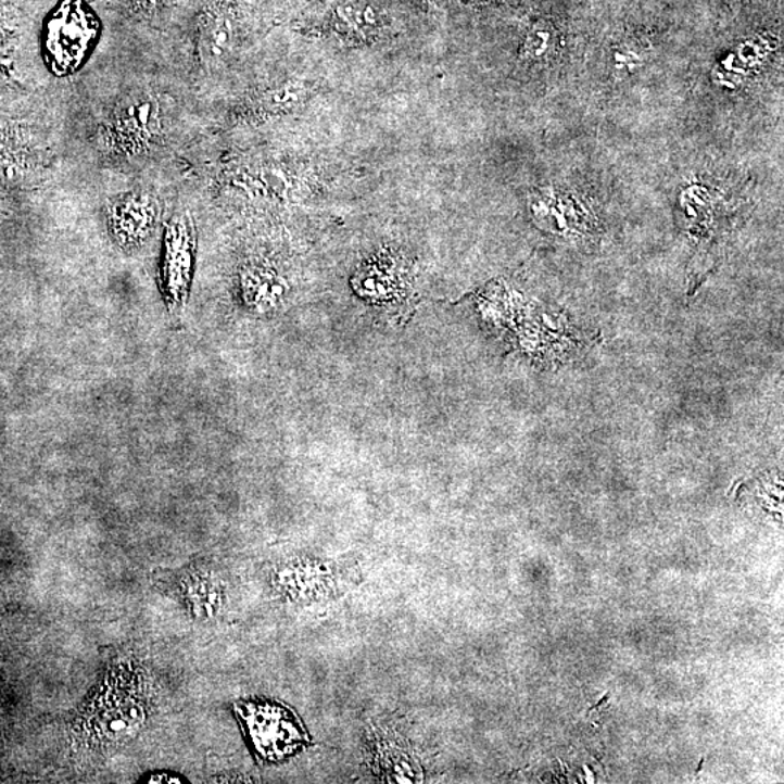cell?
Instances as JSON below:
<instances>
[{
  "mask_svg": "<svg viewBox=\"0 0 784 784\" xmlns=\"http://www.w3.org/2000/svg\"><path fill=\"white\" fill-rule=\"evenodd\" d=\"M162 124L157 99L149 94H132L123 99L103 121V149L114 157L141 156L157 143Z\"/></svg>",
  "mask_w": 784,
  "mask_h": 784,
  "instance_id": "6da1fadb",
  "label": "cell"
},
{
  "mask_svg": "<svg viewBox=\"0 0 784 784\" xmlns=\"http://www.w3.org/2000/svg\"><path fill=\"white\" fill-rule=\"evenodd\" d=\"M99 25L80 0H66L51 15L46 31V59L59 76L75 73L97 41Z\"/></svg>",
  "mask_w": 784,
  "mask_h": 784,
  "instance_id": "7a4b0ae2",
  "label": "cell"
},
{
  "mask_svg": "<svg viewBox=\"0 0 784 784\" xmlns=\"http://www.w3.org/2000/svg\"><path fill=\"white\" fill-rule=\"evenodd\" d=\"M236 710L254 749L266 760L291 756L308 741L300 719L286 706L248 701L237 705Z\"/></svg>",
  "mask_w": 784,
  "mask_h": 784,
  "instance_id": "3957f363",
  "label": "cell"
},
{
  "mask_svg": "<svg viewBox=\"0 0 784 784\" xmlns=\"http://www.w3.org/2000/svg\"><path fill=\"white\" fill-rule=\"evenodd\" d=\"M197 236L188 215L167 224L161 268V288L172 308L187 303L195 264Z\"/></svg>",
  "mask_w": 784,
  "mask_h": 784,
  "instance_id": "277c9868",
  "label": "cell"
},
{
  "mask_svg": "<svg viewBox=\"0 0 784 784\" xmlns=\"http://www.w3.org/2000/svg\"><path fill=\"white\" fill-rule=\"evenodd\" d=\"M356 294L374 305H395L406 301L410 279L402 258L391 253L379 254L366 262L355 278Z\"/></svg>",
  "mask_w": 784,
  "mask_h": 784,
  "instance_id": "5b68a950",
  "label": "cell"
},
{
  "mask_svg": "<svg viewBox=\"0 0 784 784\" xmlns=\"http://www.w3.org/2000/svg\"><path fill=\"white\" fill-rule=\"evenodd\" d=\"M156 219V201L143 192L125 193L116 198L108 210L111 235L125 249L143 244L152 235Z\"/></svg>",
  "mask_w": 784,
  "mask_h": 784,
  "instance_id": "8992f818",
  "label": "cell"
},
{
  "mask_svg": "<svg viewBox=\"0 0 784 784\" xmlns=\"http://www.w3.org/2000/svg\"><path fill=\"white\" fill-rule=\"evenodd\" d=\"M377 764L379 774L390 782H419L420 767L415 758L402 745L387 738L377 744Z\"/></svg>",
  "mask_w": 784,
  "mask_h": 784,
  "instance_id": "52a82bcc",
  "label": "cell"
},
{
  "mask_svg": "<svg viewBox=\"0 0 784 784\" xmlns=\"http://www.w3.org/2000/svg\"><path fill=\"white\" fill-rule=\"evenodd\" d=\"M338 31L347 41H368L379 29V15L372 7L357 2L343 3L336 11Z\"/></svg>",
  "mask_w": 784,
  "mask_h": 784,
  "instance_id": "ba28073f",
  "label": "cell"
},
{
  "mask_svg": "<svg viewBox=\"0 0 784 784\" xmlns=\"http://www.w3.org/2000/svg\"><path fill=\"white\" fill-rule=\"evenodd\" d=\"M241 288H243L245 301L254 307L274 304L283 291L278 275L264 266L245 268L241 274Z\"/></svg>",
  "mask_w": 784,
  "mask_h": 784,
  "instance_id": "9c48e42d",
  "label": "cell"
},
{
  "mask_svg": "<svg viewBox=\"0 0 784 784\" xmlns=\"http://www.w3.org/2000/svg\"><path fill=\"white\" fill-rule=\"evenodd\" d=\"M232 41V27L230 20L224 15H217L206 27V46L214 58H222L230 50Z\"/></svg>",
  "mask_w": 784,
  "mask_h": 784,
  "instance_id": "30bf717a",
  "label": "cell"
},
{
  "mask_svg": "<svg viewBox=\"0 0 784 784\" xmlns=\"http://www.w3.org/2000/svg\"><path fill=\"white\" fill-rule=\"evenodd\" d=\"M148 783H182V777L170 773H156L148 780Z\"/></svg>",
  "mask_w": 784,
  "mask_h": 784,
  "instance_id": "8fae6325",
  "label": "cell"
},
{
  "mask_svg": "<svg viewBox=\"0 0 784 784\" xmlns=\"http://www.w3.org/2000/svg\"><path fill=\"white\" fill-rule=\"evenodd\" d=\"M165 0H131L132 5L141 11H153L161 7Z\"/></svg>",
  "mask_w": 784,
  "mask_h": 784,
  "instance_id": "7c38bea8",
  "label": "cell"
}]
</instances>
